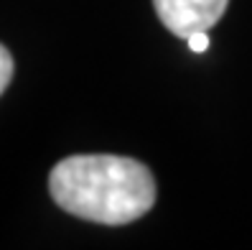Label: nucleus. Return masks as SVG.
Listing matches in <instances>:
<instances>
[{
  "instance_id": "nucleus-3",
  "label": "nucleus",
  "mask_w": 252,
  "mask_h": 250,
  "mask_svg": "<svg viewBox=\"0 0 252 250\" xmlns=\"http://www.w3.org/2000/svg\"><path fill=\"white\" fill-rule=\"evenodd\" d=\"M10 79H13V56L3 43H0V95L8 90Z\"/></svg>"
},
{
  "instance_id": "nucleus-4",
  "label": "nucleus",
  "mask_w": 252,
  "mask_h": 250,
  "mask_svg": "<svg viewBox=\"0 0 252 250\" xmlns=\"http://www.w3.org/2000/svg\"><path fill=\"white\" fill-rule=\"evenodd\" d=\"M209 31H196V34H191L186 41H189V49L194 51V54H201L209 49V36H206Z\"/></svg>"
},
{
  "instance_id": "nucleus-1",
  "label": "nucleus",
  "mask_w": 252,
  "mask_h": 250,
  "mask_svg": "<svg viewBox=\"0 0 252 250\" xmlns=\"http://www.w3.org/2000/svg\"><path fill=\"white\" fill-rule=\"evenodd\" d=\"M51 199L64 212L97 225H127L156 204V179L135 158L79 153L62 158L49 174Z\"/></svg>"
},
{
  "instance_id": "nucleus-2",
  "label": "nucleus",
  "mask_w": 252,
  "mask_h": 250,
  "mask_svg": "<svg viewBox=\"0 0 252 250\" xmlns=\"http://www.w3.org/2000/svg\"><path fill=\"white\" fill-rule=\"evenodd\" d=\"M229 0H153L158 21L173 36L189 38L196 31H209L224 16Z\"/></svg>"
}]
</instances>
